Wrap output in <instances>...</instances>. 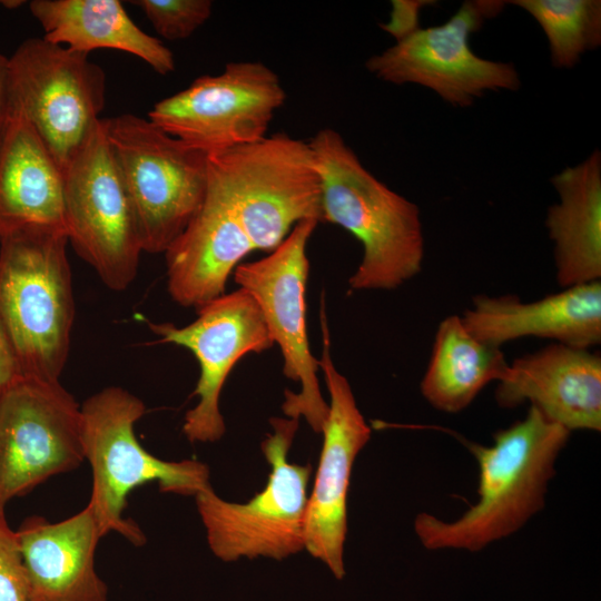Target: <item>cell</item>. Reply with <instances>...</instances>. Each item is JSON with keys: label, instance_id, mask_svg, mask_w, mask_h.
<instances>
[{"label": "cell", "instance_id": "obj_18", "mask_svg": "<svg viewBox=\"0 0 601 601\" xmlns=\"http://www.w3.org/2000/svg\"><path fill=\"white\" fill-rule=\"evenodd\" d=\"M254 249L223 190L208 174L204 200L164 253L174 302L198 308L225 294L226 283Z\"/></svg>", "mask_w": 601, "mask_h": 601}, {"label": "cell", "instance_id": "obj_23", "mask_svg": "<svg viewBox=\"0 0 601 601\" xmlns=\"http://www.w3.org/2000/svg\"><path fill=\"white\" fill-rule=\"evenodd\" d=\"M509 364L501 347L479 339L466 329L461 316L451 315L437 326L420 390L435 410L457 413L487 384L500 382Z\"/></svg>", "mask_w": 601, "mask_h": 601}, {"label": "cell", "instance_id": "obj_4", "mask_svg": "<svg viewBox=\"0 0 601 601\" xmlns=\"http://www.w3.org/2000/svg\"><path fill=\"white\" fill-rule=\"evenodd\" d=\"M81 439L92 486L88 504L102 536L111 531L135 546L147 538L131 519L124 518L129 494L157 482L161 492L195 496L211 486L209 467L197 460L165 461L149 453L135 434V424L146 413L144 402L119 386L89 396L82 405Z\"/></svg>", "mask_w": 601, "mask_h": 601}, {"label": "cell", "instance_id": "obj_27", "mask_svg": "<svg viewBox=\"0 0 601 601\" xmlns=\"http://www.w3.org/2000/svg\"><path fill=\"white\" fill-rule=\"evenodd\" d=\"M435 3L432 0H392L390 19L380 23V28L400 42L420 29L421 10Z\"/></svg>", "mask_w": 601, "mask_h": 601}, {"label": "cell", "instance_id": "obj_1", "mask_svg": "<svg viewBox=\"0 0 601 601\" xmlns=\"http://www.w3.org/2000/svg\"><path fill=\"white\" fill-rule=\"evenodd\" d=\"M571 432L530 405L491 445L469 443L479 465V500L454 521L420 513L414 531L427 550L481 551L519 531L544 508L555 461Z\"/></svg>", "mask_w": 601, "mask_h": 601}, {"label": "cell", "instance_id": "obj_22", "mask_svg": "<svg viewBox=\"0 0 601 601\" xmlns=\"http://www.w3.org/2000/svg\"><path fill=\"white\" fill-rule=\"evenodd\" d=\"M29 9L51 43L87 55L96 49L120 50L142 59L159 75L175 70L173 52L142 31L118 0H32Z\"/></svg>", "mask_w": 601, "mask_h": 601}, {"label": "cell", "instance_id": "obj_9", "mask_svg": "<svg viewBox=\"0 0 601 601\" xmlns=\"http://www.w3.org/2000/svg\"><path fill=\"white\" fill-rule=\"evenodd\" d=\"M65 227L75 252L111 290L135 279L142 253L136 221L107 136V119L63 171Z\"/></svg>", "mask_w": 601, "mask_h": 601}, {"label": "cell", "instance_id": "obj_7", "mask_svg": "<svg viewBox=\"0 0 601 601\" xmlns=\"http://www.w3.org/2000/svg\"><path fill=\"white\" fill-rule=\"evenodd\" d=\"M272 432L262 442L270 465L266 486L245 503L218 496L211 486L195 501L215 556L225 562L265 556L284 560L305 550L307 487L311 464L287 459L298 420L272 417Z\"/></svg>", "mask_w": 601, "mask_h": 601}, {"label": "cell", "instance_id": "obj_20", "mask_svg": "<svg viewBox=\"0 0 601 601\" xmlns=\"http://www.w3.org/2000/svg\"><path fill=\"white\" fill-rule=\"evenodd\" d=\"M63 173L23 114L11 106L0 140V238L29 228L66 231Z\"/></svg>", "mask_w": 601, "mask_h": 601}, {"label": "cell", "instance_id": "obj_13", "mask_svg": "<svg viewBox=\"0 0 601 601\" xmlns=\"http://www.w3.org/2000/svg\"><path fill=\"white\" fill-rule=\"evenodd\" d=\"M83 461L80 405L60 382L21 378L0 394V514Z\"/></svg>", "mask_w": 601, "mask_h": 601}, {"label": "cell", "instance_id": "obj_10", "mask_svg": "<svg viewBox=\"0 0 601 601\" xmlns=\"http://www.w3.org/2000/svg\"><path fill=\"white\" fill-rule=\"evenodd\" d=\"M317 224L313 219L298 223L267 256L240 263L233 274L239 288L258 305L273 343L279 346L284 375L300 386L298 393L285 391L284 414L303 417L321 433L328 404L318 383V359L309 348L305 306L309 272L306 246Z\"/></svg>", "mask_w": 601, "mask_h": 601}, {"label": "cell", "instance_id": "obj_21", "mask_svg": "<svg viewBox=\"0 0 601 601\" xmlns=\"http://www.w3.org/2000/svg\"><path fill=\"white\" fill-rule=\"evenodd\" d=\"M559 203L545 226L554 243L558 284L565 288L601 277V154L565 167L551 178Z\"/></svg>", "mask_w": 601, "mask_h": 601}, {"label": "cell", "instance_id": "obj_24", "mask_svg": "<svg viewBox=\"0 0 601 601\" xmlns=\"http://www.w3.org/2000/svg\"><path fill=\"white\" fill-rule=\"evenodd\" d=\"M530 13L544 31L555 68H573L601 45L600 0L506 1Z\"/></svg>", "mask_w": 601, "mask_h": 601}, {"label": "cell", "instance_id": "obj_16", "mask_svg": "<svg viewBox=\"0 0 601 601\" xmlns=\"http://www.w3.org/2000/svg\"><path fill=\"white\" fill-rule=\"evenodd\" d=\"M495 401L513 408L525 401L570 432L601 430V357L553 343L509 364Z\"/></svg>", "mask_w": 601, "mask_h": 601}, {"label": "cell", "instance_id": "obj_17", "mask_svg": "<svg viewBox=\"0 0 601 601\" xmlns=\"http://www.w3.org/2000/svg\"><path fill=\"white\" fill-rule=\"evenodd\" d=\"M16 534L29 601H107L108 587L95 566L102 533L89 504L55 523L28 516Z\"/></svg>", "mask_w": 601, "mask_h": 601}, {"label": "cell", "instance_id": "obj_2", "mask_svg": "<svg viewBox=\"0 0 601 601\" xmlns=\"http://www.w3.org/2000/svg\"><path fill=\"white\" fill-rule=\"evenodd\" d=\"M322 179L323 221L362 245L348 279L354 290H391L422 270L424 236L418 207L368 171L339 132L323 128L308 141Z\"/></svg>", "mask_w": 601, "mask_h": 601}, {"label": "cell", "instance_id": "obj_19", "mask_svg": "<svg viewBox=\"0 0 601 601\" xmlns=\"http://www.w3.org/2000/svg\"><path fill=\"white\" fill-rule=\"evenodd\" d=\"M461 319L472 335L497 347L532 336L590 349L601 342V282L525 303L513 295H477Z\"/></svg>", "mask_w": 601, "mask_h": 601}, {"label": "cell", "instance_id": "obj_8", "mask_svg": "<svg viewBox=\"0 0 601 601\" xmlns=\"http://www.w3.org/2000/svg\"><path fill=\"white\" fill-rule=\"evenodd\" d=\"M9 79L11 106L33 126L63 173L100 120L102 68L87 53L30 38L9 58Z\"/></svg>", "mask_w": 601, "mask_h": 601}, {"label": "cell", "instance_id": "obj_15", "mask_svg": "<svg viewBox=\"0 0 601 601\" xmlns=\"http://www.w3.org/2000/svg\"><path fill=\"white\" fill-rule=\"evenodd\" d=\"M323 352L319 368L329 394L328 413L321 433L323 446L307 501L305 550L341 580L345 577L347 493L356 456L371 439L347 378L331 357L329 334L322 307Z\"/></svg>", "mask_w": 601, "mask_h": 601}, {"label": "cell", "instance_id": "obj_14", "mask_svg": "<svg viewBox=\"0 0 601 601\" xmlns=\"http://www.w3.org/2000/svg\"><path fill=\"white\" fill-rule=\"evenodd\" d=\"M159 343L189 349L199 365L193 395L195 407L186 412L183 433L191 443H214L226 431L219 410L223 386L238 361L249 353H262L274 344L254 298L238 288L197 308L190 324L148 323Z\"/></svg>", "mask_w": 601, "mask_h": 601}, {"label": "cell", "instance_id": "obj_11", "mask_svg": "<svg viewBox=\"0 0 601 601\" xmlns=\"http://www.w3.org/2000/svg\"><path fill=\"white\" fill-rule=\"evenodd\" d=\"M285 100L279 77L268 66L236 61L158 101L148 119L171 137L209 154L266 137Z\"/></svg>", "mask_w": 601, "mask_h": 601}, {"label": "cell", "instance_id": "obj_6", "mask_svg": "<svg viewBox=\"0 0 601 601\" xmlns=\"http://www.w3.org/2000/svg\"><path fill=\"white\" fill-rule=\"evenodd\" d=\"M107 136L141 249L164 254L204 200L207 154L131 114L107 119Z\"/></svg>", "mask_w": 601, "mask_h": 601}, {"label": "cell", "instance_id": "obj_25", "mask_svg": "<svg viewBox=\"0 0 601 601\" xmlns=\"http://www.w3.org/2000/svg\"><path fill=\"white\" fill-rule=\"evenodd\" d=\"M155 30L170 41L190 37L211 16L210 0H135Z\"/></svg>", "mask_w": 601, "mask_h": 601}, {"label": "cell", "instance_id": "obj_30", "mask_svg": "<svg viewBox=\"0 0 601 601\" xmlns=\"http://www.w3.org/2000/svg\"><path fill=\"white\" fill-rule=\"evenodd\" d=\"M0 3L6 7V8H9V9H14L19 6H21L22 3H24V1H14V0H4V1H0Z\"/></svg>", "mask_w": 601, "mask_h": 601}, {"label": "cell", "instance_id": "obj_29", "mask_svg": "<svg viewBox=\"0 0 601 601\" xmlns=\"http://www.w3.org/2000/svg\"><path fill=\"white\" fill-rule=\"evenodd\" d=\"M10 114L9 58L0 53V140Z\"/></svg>", "mask_w": 601, "mask_h": 601}, {"label": "cell", "instance_id": "obj_3", "mask_svg": "<svg viewBox=\"0 0 601 601\" xmlns=\"http://www.w3.org/2000/svg\"><path fill=\"white\" fill-rule=\"evenodd\" d=\"M67 233L29 227L0 238V316L23 378L59 382L75 319Z\"/></svg>", "mask_w": 601, "mask_h": 601}, {"label": "cell", "instance_id": "obj_12", "mask_svg": "<svg viewBox=\"0 0 601 601\" xmlns=\"http://www.w3.org/2000/svg\"><path fill=\"white\" fill-rule=\"evenodd\" d=\"M506 4L500 0H467L444 23L420 28L365 63L378 79L417 83L435 91L444 101L467 107L486 90H518L521 81L512 63L476 56L470 36Z\"/></svg>", "mask_w": 601, "mask_h": 601}, {"label": "cell", "instance_id": "obj_26", "mask_svg": "<svg viewBox=\"0 0 601 601\" xmlns=\"http://www.w3.org/2000/svg\"><path fill=\"white\" fill-rule=\"evenodd\" d=\"M0 601H29L18 538L6 514H0Z\"/></svg>", "mask_w": 601, "mask_h": 601}, {"label": "cell", "instance_id": "obj_28", "mask_svg": "<svg viewBox=\"0 0 601 601\" xmlns=\"http://www.w3.org/2000/svg\"><path fill=\"white\" fill-rule=\"evenodd\" d=\"M21 378L23 377L14 347L0 316V394Z\"/></svg>", "mask_w": 601, "mask_h": 601}, {"label": "cell", "instance_id": "obj_5", "mask_svg": "<svg viewBox=\"0 0 601 601\" xmlns=\"http://www.w3.org/2000/svg\"><path fill=\"white\" fill-rule=\"evenodd\" d=\"M255 250L273 252L303 220L323 221L322 179L308 142L279 132L207 154Z\"/></svg>", "mask_w": 601, "mask_h": 601}]
</instances>
